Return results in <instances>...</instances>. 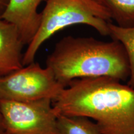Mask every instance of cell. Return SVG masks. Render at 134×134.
Instances as JSON below:
<instances>
[{
	"instance_id": "obj_13",
	"label": "cell",
	"mask_w": 134,
	"mask_h": 134,
	"mask_svg": "<svg viewBox=\"0 0 134 134\" xmlns=\"http://www.w3.org/2000/svg\"><path fill=\"white\" fill-rule=\"evenodd\" d=\"M4 134H8V133H5V132H4Z\"/></svg>"
},
{
	"instance_id": "obj_6",
	"label": "cell",
	"mask_w": 134,
	"mask_h": 134,
	"mask_svg": "<svg viewBox=\"0 0 134 134\" xmlns=\"http://www.w3.org/2000/svg\"><path fill=\"white\" fill-rule=\"evenodd\" d=\"M42 0H9L1 18L14 25L25 45H29L38 31L41 14L37 11Z\"/></svg>"
},
{
	"instance_id": "obj_9",
	"label": "cell",
	"mask_w": 134,
	"mask_h": 134,
	"mask_svg": "<svg viewBox=\"0 0 134 134\" xmlns=\"http://www.w3.org/2000/svg\"><path fill=\"white\" fill-rule=\"evenodd\" d=\"M59 134H103L96 123L81 116L57 115Z\"/></svg>"
},
{
	"instance_id": "obj_12",
	"label": "cell",
	"mask_w": 134,
	"mask_h": 134,
	"mask_svg": "<svg viewBox=\"0 0 134 134\" xmlns=\"http://www.w3.org/2000/svg\"><path fill=\"white\" fill-rule=\"evenodd\" d=\"M4 132H4V126H3L2 115H1V110H0V134H4Z\"/></svg>"
},
{
	"instance_id": "obj_4",
	"label": "cell",
	"mask_w": 134,
	"mask_h": 134,
	"mask_svg": "<svg viewBox=\"0 0 134 134\" xmlns=\"http://www.w3.org/2000/svg\"><path fill=\"white\" fill-rule=\"evenodd\" d=\"M65 87L49 68L33 62L0 77V100L28 102L50 99L53 101Z\"/></svg>"
},
{
	"instance_id": "obj_1",
	"label": "cell",
	"mask_w": 134,
	"mask_h": 134,
	"mask_svg": "<svg viewBox=\"0 0 134 134\" xmlns=\"http://www.w3.org/2000/svg\"><path fill=\"white\" fill-rule=\"evenodd\" d=\"M52 105L57 115L93 119L103 134H134V89L114 78L72 80Z\"/></svg>"
},
{
	"instance_id": "obj_3",
	"label": "cell",
	"mask_w": 134,
	"mask_h": 134,
	"mask_svg": "<svg viewBox=\"0 0 134 134\" xmlns=\"http://www.w3.org/2000/svg\"><path fill=\"white\" fill-rule=\"evenodd\" d=\"M41 24L23 55V65L34 62L37 51L47 40L68 26H91L100 35L109 36L110 15L95 0H47Z\"/></svg>"
},
{
	"instance_id": "obj_11",
	"label": "cell",
	"mask_w": 134,
	"mask_h": 134,
	"mask_svg": "<svg viewBox=\"0 0 134 134\" xmlns=\"http://www.w3.org/2000/svg\"><path fill=\"white\" fill-rule=\"evenodd\" d=\"M9 0H0V18L7 7Z\"/></svg>"
},
{
	"instance_id": "obj_8",
	"label": "cell",
	"mask_w": 134,
	"mask_h": 134,
	"mask_svg": "<svg viewBox=\"0 0 134 134\" xmlns=\"http://www.w3.org/2000/svg\"><path fill=\"white\" fill-rule=\"evenodd\" d=\"M108 11L114 24L122 27H134V0H95Z\"/></svg>"
},
{
	"instance_id": "obj_2",
	"label": "cell",
	"mask_w": 134,
	"mask_h": 134,
	"mask_svg": "<svg viewBox=\"0 0 134 134\" xmlns=\"http://www.w3.org/2000/svg\"><path fill=\"white\" fill-rule=\"evenodd\" d=\"M46 66L65 87L72 80L83 78L109 77L123 81L129 80L130 73L121 43L83 37L62 38L47 57Z\"/></svg>"
},
{
	"instance_id": "obj_7",
	"label": "cell",
	"mask_w": 134,
	"mask_h": 134,
	"mask_svg": "<svg viewBox=\"0 0 134 134\" xmlns=\"http://www.w3.org/2000/svg\"><path fill=\"white\" fill-rule=\"evenodd\" d=\"M25 43L16 27L0 18V77L21 69Z\"/></svg>"
},
{
	"instance_id": "obj_10",
	"label": "cell",
	"mask_w": 134,
	"mask_h": 134,
	"mask_svg": "<svg viewBox=\"0 0 134 134\" xmlns=\"http://www.w3.org/2000/svg\"><path fill=\"white\" fill-rule=\"evenodd\" d=\"M109 37L122 43L130 63V76L127 85L134 89V27H122L114 23L109 24Z\"/></svg>"
},
{
	"instance_id": "obj_5",
	"label": "cell",
	"mask_w": 134,
	"mask_h": 134,
	"mask_svg": "<svg viewBox=\"0 0 134 134\" xmlns=\"http://www.w3.org/2000/svg\"><path fill=\"white\" fill-rule=\"evenodd\" d=\"M5 133L59 134L57 115L50 99L28 102L0 100Z\"/></svg>"
}]
</instances>
